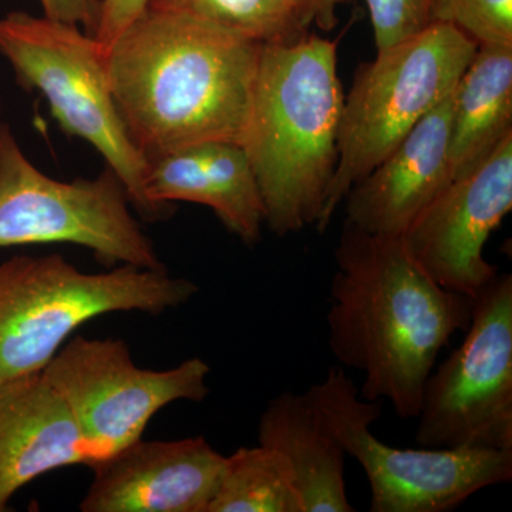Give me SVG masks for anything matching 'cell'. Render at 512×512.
Wrapping results in <instances>:
<instances>
[{"label":"cell","mask_w":512,"mask_h":512,"mask_svg":"<svg viewBox=\"0 0 512 512\" xmlns=\"http://www.w3.org/2000/svg\"><path fill=\"white\" fill-rule=\"evenodd\" d=\"M262 43L214 23L147 8L109 47L111 93L148 163L181 148L241 144Z\"/></svg>","instance_id":"1"},{"label":"cell","mask_w":512,"mask_h":512,"mask_svg":"<svg viewBox=\"0 0 512 512\" xmlns=\"http://www.w3.org/2000/svg\"><path fill=\"white\" fill-rule=\"evenodd\" d=\"M335 262L326 316L333 356L365 375L363 399L387 400L400 419H416L437 357L470 323L473 298L437 284L402 239L348 222Z\"/></svg>","instance_id":"2"},{"label":"cell","mask_w":512,"mask_h":512,"mask_svg":"<svg viewBox=\"0 0 512 512\" xmlns=\"http://www.w3.org/2000/svg\"><path fill=\"white\" fill-rule=\"evenodd\" d=\"M338 45L315 35L265 43L242 147L278 237L318 224L338 167Z\"/></svg>","instance_id":"3"},{"label":"cell","mask_w":512,"mask_h":512,"mask_svg":"<svg viewBox=\"0 0 512 512\" xmlns=\"http://www.w3.org/2000/svg\"><path fill=\"white\" fill-rule=\"evenodd\" d=\"M198 292L167 269L119 265L84 274L62 255L0 264V382L42 373L77 329L99 316L178 308Z\"/></svg>","instance_id":"4"},{"label":"cell","mask_w":512,"mask_h":512,"mask_svg":"<svg viewBox=\"0 0 512 512\" xmlns=\"http://www.w3.org/2000/svg\"><path fill=\"white\" fill-rule=\"evenodd\" d=\"M478 45L448 23L377 50L357 69L343 99L338 167L316 227L326 231L350 188L402 143L424 116L456 89Z\"/></svg>","instance_id":"5"},{"label":"cell","mask_w":512,"mask_h":512,"mask_svg":"<svg viewBox=\"0 0 512 512\" xmlns=\"http://www.w3.org/2000/svg\"><path fill=\"white\" fill-rule=\"evenodd\" d=\"M0 53L20 87L45 97L64 134L99 151L147 221L168 217L148 200L147 158L128 136L111 93L106 55L93 36L45 16L10 12L0 18Z\"/></svg>","instance_id":"6"},{"label":"cell","mask_w":512,"mask_h":512,"mask_svg":"<svg viewBox=\"0 0 512 512\" xmlns=\"http://www.w3.org/2000/svg\"><path fill=\"white\" fill-rule=\"evenodd\" d=\"M305 393L345 453L365 471L372 512H447L484 488L511 481L512 450H416L382 443L370 431L382 407L359 396L340 367Z\"/></svg>","instance_id":"7"},{"label":"cell","mask_w":512,"mask_h":512,"mask_svg":"<svg viewBox=\"0 0 512 512\" xmlns=\"http://www.w3.org/2000/svg\"><path fill=\"white\" fill-rule=\"evenodd\" d=\"M43 244L79 245L109 268L164 269L109 167L94 180H53L0 123V248Z\"/></svg>","instance_id":"8"},{"label":"cell","mask_w":512,"mask_h":512,"mask_svg":"<svg viewBox=\"0 0 512 512\" xmlns=\"http://www.w3.org/2000/svg\"><path fill=\"white\" fill-rule=\"evenodd\" d=\"M416 441L512 450V276L473 298L466 338L424 384Z\"/></svg>","instance_id":"9"},{"label":"cell","mask_w":512,"mask_h":512,"mask_svg":"<svg viewBox=\"0 0 512 512\" xmlns=\"http://www.w3.org/2000/svg\"><path fill=\"white\" fill-rule=\"evenodd\" d=\"M210 372L200 357L161 372L141 369L123 340L74 336L42 375L67 404L100 461L141 439L168 404L207 399Z\"/></svg>","instance_id":"10"},{"label":"cell","mask_w":512,"mask_h":512,"mask_svg":"<svg viewBox=\"0 0 512 512\" xmlns=\"http://www.w3.org/2000/svg\"><path fill=\"white\" fill-rule=\"evenodd\" d=\"M512 210V134L470 173L454 178L404 232L409 254L437 282L474 298L498 276L485 259L491 232Z\"/></svg>","instance_id":"11"},{"label":"cell","mask_w":512,"mask_h":512,"mask_svg":"<svg viewBox=\"0 0 512 512\" xmlns=\"http://www.w3.org/2000/svg\"><path fill=\"white\" fill-rule=\"evenodd\" d=\"M227 457L204 437L144 441L93 464L83 512H208Z\"/></svg>","instance_id":"12"},{"label":"cell","mask_w":512,"mask_h":512,"mask_svg":"<svg viewBox=\"0 0 512 512\" xmlns=\"http://www.w3.org/2000/svg\"><path fill=\"white\" fill-rule=\"evenodd\" d=\"M453 93L350 188L343 200L345 222L376 237L400 239L421 211L453 181L448 154Z\"/></svg>","instance_id":"13"},{"label":"cell","mask_w":512,"mask_h":512,"mask_svg":"<svg viewBox=\"0 0 512 512\" xmlns=\"http://www.w3.org/2000/svg\"><path fill=\"white\" fill-rule=\"evenodd\" d=\"M96 461L69 407L42 373L0 382V512L36 478Z\"/></svg>","instance_id":"14"},{"label":"cell","mask_w":512,"mask_h":512,"mask_svg":"<svg viewBox=\"0 0 512 512\" xmlns=\"http://www.w3.org/2000/svg\"><path fill=\"white\" fill-rule=\"evenodd\" d=\"M146 192L167 215L173 214V202L205 205L245 245L261 241L264 205L241 144L207 141L150 161Z\"/></svg>","instance_id":"15"},{"label":"cell","mask_w":512,"mask_h":512,"mask_svg":"<svg viewBox=\"0 0 512 512\" xmlns=\"http://www.w3.org/2000/svg\"><path fill=\"white\" fill-rule=\"evenodd\" d=\"M258 437L288 458L305 512L355 511L346 493L345 450L306 393L272 399Z\"/></svg>","instance_id":"16"},{"label":"cell","mask_w":512,"mask_h":512,"mask_svg":"<svg viewBox=\"0 0 512 512\" xmlns=\"http://www.w3.org/2000/svg\"><path fill=\"white\" fill-rule=\"evenodd\" d=\"M512 134V46H478L453 93L451 171L470 173Z\"/></svg>","instance_id":"17"},{"label":"cell","mask_w":512,"mask_h":512,"mask_svg":"<svg viewBox=\"0 0 512 512\" xmlns=\"http://www.w3.org/2000/svg\"><path fill=\"white\" fill-rule=\"evenodd\" d=\"M208 512H305V505L288 458L259 444L227 457Z\"/></svg>","instance_id":"18"},{"label":"cell","mask_w":512,"mask_h":512,"mask_svg":"<svg viewBox=\"0 0 512 512\" xmlns=\"http://www.w3.org/2000/svg\"><path fill=\"white\" fill-rule=\"evenodd\" d=\"M147 8L207 20L255 42L278 43L308 33L284 0H150Z\"/></svg>","instance_id":"19"},{"label":"cell","mask_w":512,"mask_h":512,"mask_svg":"<svg viewBox=\"0 0 512 512\" xmlns=\"http://www.w3.org/2000/svg\"><path fill=\"white\" fill-rule=\"evenodd\" d=\"M430 18L461 30L478 46H512V0H433Z\"/></svg>","instance_id":"20"},{"label":"cell","mask_w":512,"mask_h":512,"mask_svg":"<svg viewBox=\"0 0 512 512\" xmlns=\"http://www.w3.org/2000/svg\"><path fill=\"white\" fill-rule=\"evenodd\" d=\"M377 50L409 39L431 23L433 0H365Z\"/></svg>","instance_id":"21"},{"label":"cell","mask_w":512,"mask_h":512,"mask_svg":"<svg viewBox=\"0 0 512 512\" xmlns=\"http://www.w3.org/2000/svg\"><path fill=\"white\" fill-rule=\"evenodd\" d=\"M150 0H100V18L94 39L104 55L109 47L147 9Z\"/></svg>","instance_id":"22"},{"label":"cell","mask_w":512,"mask_h":512,"mask_svg":"<svg viewBox=\"0 0 512 512\" xmlns=\"http://www.w3.org/2000/svg\"><path fill=\"white\" fill-rule=\"evenodd\" d=\"M45 18L84 28L94 36L100 18V0H40Z\"/></svg>","instance_id":"23"},{"label":"cell","mask_w":512,"mask_h":512,"mask_svg":"<svg viewBox=\"0 0 512 512\" xmlns=\"http://www.w3.org/2000/svg\"><path fill=\"white\" fill-rule=\"evenodd\" d=\"M305 28L318 26L323 32H330L338 25L340 6L349 0H284Z\"/></svg>","instance_id":"24"}]
</instances>
